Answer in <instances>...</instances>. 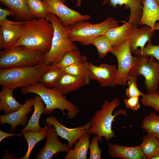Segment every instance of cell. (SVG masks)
I'll list each match as a JSON object with an SVG mask.
<instances>
[{"instance_id":"cell-1","label":"cell","mask_w":159,"mask_h":159,"mask_svg":"<svg viewBox=\"0 0 159 159\" xmlns=\"http://www.w3.org/2000/svg\"><path fill=\"white\" fill-rule=\"evenodd\" d=\"M54 32L52 24L46 18L25 21L21 35L13 47L23 46L46 54L50 49Z\"/></svg>"},{"instance_id":"cell-2","label":"cell","mask_w":159,"mask_h":159,"mask_svg":"<svg viewBox=\"0 0 159 159\" xmlns=\"http://www.w3.org/2000/svg\"><path fill=\"white\" fill-rule=\"evenodd\" d=\"M22 93L27 95L34 93L39 95L44 103L45 106L43 114H50L55 109L60 110L65 116L64 110L68 111L67 117L73 119L79 113V107L72 102L67 100L61 92L54 88H47L37 82L21 88Z\"/></svg>"},{"instance_id":"cell-3","label":"cell","mask_w":159,"mask_h":159,"mask_svg":"<svg viewBox=\"0 0 159 159\" xmlns=\"http://www.w3.org/2000/svg\"><path fill=\"white\" fill-rule=\"evenodd\" d=\"M120 103L117 97L114 98L111 101L105 100L101 106V109L95 112L89 121L90 127L88 133L97 135L101 144L102 137L107 142L115 137L112 128L116 116L120 114L127 115L124 109L119 110L114 115L112 114L114 110Z\"/></svg>"},{"instance_id":"cell-4","label":"cell","mask_w":159,"mask_h":159,"mask_svg":"<svg viewBox=\"0 0 159 159\" xmlns=\"http://www.w3.org/2000/svg\"><path fill=\"white\" fill-rule=\"evenodd\" d=\"M52 24L54 32L50 49L45 54L43 63L47 65L55 64L67 52L78 49L69 37V27L63 25L55 15L48 13L47 17Z\"/></svg>"},{"instance_id":"cell-5","label":"cell","mask_w":159,"mask_h":159,"mask_svg":"<svg viewBox=\"0 0 159 159\" xmlns=\"http://www.w3.org/2000/svg\"><path fill=\"white\" fill-rule=\"evenodd\" d=\"M49 65L43 63L32 66L17 67L0 70V84L13 90L38 82Z\"/></svg>"},{"instance_id":"cell-6","label":"cell","mask_w":159,"mask_h":159,"mask_svg":"<svg viewBox=\"0 0 159 159\" xmlns=\"http://www.w3.org/2000/svg\"><path fill=\"white\" fill-rule=\"evenodd\" d=\"M119 26L118 22L112 17L96 24L86 20L80 21L69 26V37L72 42L87 46L92 44L97 37L105 35L110 29Z\"/></svg>"},{"instance_id":"cell-7","label":"cell","mask_w":159,"mask_h":159,"mask_svg":"<svg viewBox=\"0 0 159 159\" xmlns=\"http://www.w3.org/2000/svg\"><path fill=\"white\" fill-rule=\"evenodd\" d=\"M45 54L18 46L0 52V68L32 66L43 63Z\"/></svg>"},{"instance_id":"cell-8","label":"cell","mask_w":159,"mask_h":159,"mask_svg":"<svg viewBox=\"0 0 159 159\" xmlns=\"http://www.w3.org/2000/svg\"><path fill=\"white\" fill-rule=\"evenodd\" d=\"M138 61L130 70L137 78H145V87L148 93L157 92L159 86V63L156 59L145 55H137Z\"/></svg>"},{"instance_id":"cell-9","label":"cell","mask_w":159,"mask_h":159,"mask_svg":"<svg viewBox=\"0 0 159 159\" xmlns=\"http://www.w3.org/2000/svg\"><path fill=\"white\" fill-rule=\"evenodd\" d=\"M111 52L116 58L118 67L116 76L110 87L125 86L127 77L132 68L137 63L138 56L132 55L129 38L119 46L113 48Z\"/></svg>"},{"instance_id":"cell-10","label":"cell","mask_w":159,"mask_h":159,"mask_svg":"<svg viewBox=\"0 0 159 159\" xmlns=\"http://www.w3.org/2000/svg\"><path fill=\"white\" fill-rule=\"evenodd\" d=\"M42 0L48 12L56 16L65 26H69L76 22L91 18L90 15L81 14L69 8L60 0Z\"/></svg>"},{"instance_id":"cell-11","label":"cell","mask_w":159,"mask_h":159,"mask_svg":"<svg viewBox=\"0 0 159 159\" xmlns=\"http://www.w3.org/2000/svg\"><path fill=\"white\" fill-rule=\"evenodd\" d=\"M45 123L54 126L57 135L68 141V144L70 149L72 148L74 143L79 138L88 133L90 127L89 122L81 126L73 128H68L61 124L53 115L46 117Z\"/></svg>"},{"instance_id":"cell-12","label":"cell","mask_w":159,"mask_h":159,"mask_svg":"<svg viewBox=\"0 0 159 159\" xmlns=\"http://www.w3.org/2000/svg\"><path fill=\"white\" fill-rule=\"evenodd\" d=\"M46 141L44 147L38 153L37 159H51L55 154L60 152L67 153L70 149L68 144L59 140L55 128L48 125L46 128Z\"/></svg>"},{"instance_id":"cell-13","label":"cell","mask_w":159,"mask_h":159,"mask_svg":"<svg viewBox=\"0 0 159 159\" xmlns=\"http://www.w3.org/2000/svg\"><path fill=\"white\" fill-rule=\"evenodd\" d=\"M34 98L31 97L25 100V103L16 111L9 114L0 115V125H10L11 132L14 131L19 125L25 126L28 123L27 114L32 110Z\"/></svg>"},{"instance_id":"cell-14","label":"cell","mask_w":159,"mask_h":159,"mask_svg":"<svg viewBox=\"0 0 159 159\" xmlns=\"http://www.w3.org/2000/svg\"><path fill=\"white\" fill-rule=\"evenodd\" d=\"M88 68L90 79L98 81L103 87L111 86L117 72L116 65L103 63L97 66L88 62Z\"/></svg>"},{"instance_id":"cell-15","label":"cell","mask_w":159,"mask_h":159,"mask_svg":"<svg viewBox=\"0 0 159 159\" xmlns=\"http://www.w3.org/2000/svg\"><path fill=\"white\" fill-rule=\"evenodd\" d=\"M24 22L10 21L0 25V31L2 34L3 41L0 48L7 49L13 47L21 37L22 31V24Z\"/></svg>"},{"instance_id":"cell-16","label":"cell","mask_w":159,"mask_h":159,"mask_svg":"<svg viewBox=\"0 0 159 159\" xmlns=\"http://www.w3.org/2000/svg\"><path fill=\"white\" fill-rule=\"evenodd\" d=\"M154 31L151 27L147 25H144L140 28L133 25L129 37L130 47L132 54L138 49L142 50L147 43L151 42Z\"/></svg>"},{"instance_id":"cell-17","label":"cell","mask_w":159,"mask_h":159,"mask_svg":"<svg viewBox=\"0 0 159 159\" xmlns=\"http://www.w3.org/2000/svg\"><path fill=\"white\" fill-rule=\"evenodd\" d=\"M107 3L114 7L124 5L125 8L130 10L128 22L133 25H139L142 13L141 0H103L102 4Z\"/></svg>"},{"instance_id":"cell-18","label":"cell","mask_w":159,"mask_h":159,"mask_svg":"<svg viewBox=\"0 0 159 159\" xmlns=\"http://www.w3.org/2000/svg\"><path fill=\"white\" fill-rule=\"evenodd\" d=\"M108 146V153L114 158L146 159L140 145L129 147L109 143Z\"/></svg>"},{"instance_id":"cell-19","label":"cell","mask_w":159,"mask_h":159,"mask_svg":"<svg viewBox=\"0 0 159 159\" xmlns=\"http://www.w3.org/2000/svg\"><path fill=\"white\" fill-rule=\"evenodd\" d=\"M89 83L90 81L84 78L65 73L54 88L63 95H65L77 90Z\"/></svg>"},{"instance_id":"cell-20","label":"cell","mask_w":159,"mask_h":159,"mask_svg":"<svg viewBox=\"0 0 159 159\" xmlns=\"http://www.w3.org/2000/svg\"><path fill=\"white\" fill-rule=\"evenodd\" d=\"M142 13L139 25H147L153 30L156 22L159 21V6L155 0H141Z\"/></svg>"},{"instance_id":"cell-21","label":"cell","mask_w":159,"mask_h":159,"mask_svg":"<svg viewBox=\"0 0 159 159\" xmlns=\"http://www.w3.org/2000/svg\"><path fill=\"white\" fill-rule=\"evenodd\" d=\"M120 26L108 30L105 35L111 42L113 48L118 47L129 38L133 25L126 21Z\"/></svg>"},{"instance_id":"cell-22","label":"cell","mask_w":159,"mask_h":159,"mask_svg":"<svg viewBox=\"0 0 159 159\" xmlns=\"http://www.w3.org/2000/svg\"><path fill=\"white\" fill-rule=\"evenodd\" d=\"M14 90L3 86L0 92V110L4 111L5 115L11 113L21 107L22 104L17 102L14 98Z\"/></svg>"},{"instance_id":"cell-23","label":"cell","mask_w":159,"mask_h":159,"mask_svg":"<svg viewBox=\"0 0 159 159\" xmlns=\"http://www.w3.org/2000/svg\"><path fill=\"white\" fill-rule=\"evenodd\" d=\"M90 135L87 133L81 137L74 144V148L70 149L64 156L65 159H87L90 144Z\"/></svg>"},{"instance_id":"cell-24","label":"cell","mask_w":159,"mask_h":159,"mask_svg":"<svg viewBox=\"0 0 159 159\" xmlns=\"http://www.w3.org/2000/svg\"><path fill=\"white\" fill-rule=\"evenodd\" d=\"M45 105L41 97L37 95L34 97V112L27 125L20 130V132L27 130L38 132L41 130L42 127L39 125V120L41 114L44 111Z\"/></svg>"},{"instance_id":"cell-25","label":"cell","mask_w":159,"mask_h":159,"mask_svg":"<svg viewBox=\"0 0 159 159\" xmlns=\"http://www.w3.org/2000/svg\"><path fill=\"white\" fill-rule=\"evenodd\" d=\"M0 1L15 15L26 21L34 19V17L28 7L26 0H0Z\"/></svg>"},{"instance_id":"cell-26","label":"cell","mask_w":159,"mask_h":159,"mask_svg":"<svg viewBox=\"0 0 159 159\" xmlns=\"http://www.w3.org/2000/svg\"><path fill=\"white\" fill-rule=\"evenodd\" d=\"M64 73L63 69L58 68L55 64L49 65L47 70L40 77L38 82L47 88H54Z\"/></svg>"},{"instance_id":"cell-27","label":"cell","mask_w":159,"mask_h":159,"mask_svg":"<svg viewBox=\"0 0 159 159\" xmlns=\"http://www.w3.org/2000/svg\"><path fill=\"white\" fill-rule=\"evenodd\" d=\"M45 124L44 127H42L38 132L27 130L21 131L22 135L28 144L27 151L26 154L20 159H28L31 152L35 145L40 141L44 140L46 137V128L47 125Z\"/></svg>"},{"instance_id":"cell-28","label":"cell","mask_w":159,"mask_h":159,"mask_svg":"<svg viewBox=\"0 0 159 159\" xmlns=\"http://www.w3.org/2000/svg\"><path fill=\"white\" fill-rule=\"evenodd\" d=\"M140 146L146 159H151L159 152V140L151 134L148 133L143 136Z\"/></svg>"},{"instance_id":"cell-29","label":"cell","mask_w":159,"mask_h":159,"mask_svg":"<svg viewBox=\"0 0 159 159\" xmlns=\"http://www.w3.org/2000/svg\"><path fill=\"white\" fill-rule=\"evenodd\" d=\"M87 61V57L82 55L77 50L67 52L56 66L59 68L63 69L71 65Z\"/></svg>"},{"instance_id":"cell-30","label":"cell","mask_w":159,"mask_h":159,"mask_svg":"<svg viewBox=\"0 0 159 159\" xmlns=\"http://www.w3.org/2000/svg\"><path fill=\"white\" fill-rule=\"evenodd\" d=\"M142 127L148 133L155 136L159 140V116L151 112L143 119Z\"/></svg>"},{"instance_id":"cell-31","label":"cell","mask_w":159,"mask_h":159,"mask_svg":"<svg viewBox=\"0 0 159 159\" xmlns=\"http://www.w3.org/2000/svg\"><path fill=\"white\" fill-rule=\"evenodd\" d=\"M92 44L96 48L98 57L100 59L104 58L107 53L111 52L113 48L111 42L105 35L97 37Z\"/></svg>"},{"instance_id":"cell-32","label":"cell","mask_w":159,"mask_h":159,"mask_svg":"<svg viewBox=\"0 0 159 159\" xmlns=\"http://www.w3.org/2000/svg\"><path fill=\"white\" fill-rule=\"evenodd\" d=\"M63 69L65 73L84 78L90 82L87 61L72 64Z\"/></svg>"},{"instance_id":"cell-33","label":"cell","mask_w":159,"mask_h":159,"mask_svg":"<svg viewBox=\"0 0 159 159\" xmlns=\"http://www.w3.org/2000/svg\"><path fill=\"white\" fill-rule=\"evenodd\" d=\"M28 8L34 17L46 18L48 13L42 0H26Z\"/></svg>"},{"instance_id":"cell-34","label":"cell","mask_w":159,"mask_h":159,"mask_svg":"<svg viewBox=\"0 0 159 159\" xmlns=\"http://www.w3.org/2000/svg\"><path fill=\"white\" fill-rule=\"evenodd\" d=\"M128 87L126 89L125 94L128 98L142 96L143 93L138 87L137 77L132 74L129 73L126 79Z\"/></svg>"},{"instance_id":"cell-35","label":"cell","mask_w":159,"mask_h":159,"mask_svg":"<svg viewBox=\"0 0 159 159\" xmlns=\"http://www.w3.org/2000/svg\"><path fill=\"white\" fill-rule=\"evenodd\" d=\"M140 102L143 106L151 107L159 113V95L157 92L143 93Z\"/></svg>"},{"instance_id":"cell-36","label":"cell","mask_w":159,"mask_h":159,"mask_svg":"<svg viewBox=\"0 0 159 159\" xmlns=\"http://www.w3.org/2000/svg\"><path fill=\"white\" fill-rule=\"evenodd\" d=\"M137 55H145L155 58L159 63V44L153 45L151 42L148 43L142 50L138 49L134 53Z\"/></svg>"},{"instance_id":"cell-37","label":"cell","mask_w":159,"mask_h":159,"mask_svg":"<svg viewBox=\"0 0 159 159\" xmlns=\"http://www.w3.org/2000/svg\"><path fill=\"white\" fill-rule=\"evenodd\" d=\"M99 139L97 135L92 138L90 143L89 159H101V154L102 151L98 145Z\"/></svg>"},{"instance_id":"cell-38","label":"cell","mask_w":159,"mask_h":159,"mask_svg":"<svg viewBox=\"0 0 159 159\" xmlns=\"http://www.w3.org/2000/svg\"><path fill=\"white\" fill-rule=\"evenodd\" d=\"M139 97H135L123 99L126 107L132 111L136 110L140 107Z\"/></svg>"},{"instance_id":"cell-39","label":"cell","mask_w":159,"mask_h":159,"mask_svg":"<svg viewBox=\"0 0 159 159\" xmlns=\"http://www.w3.org/2000/svg\"><path fill=\"white\" fill-rule=\"evenodd\" d=\"M15 14L11 10L6 8H0V25L6 23L8 21L6 17L8 16H14Z\"/></svg>"},{"instance_id":"cell-40","label":"cell","mask_w":159,"mask_h":159,"mask_svg":"<svg viewBox=\"0 0 159 159\" xmlns=\"http://www.w3.org/2000/svg\"><path fill=\"white\" fill-rule=\"evenodd\" d=\"M22 134H13L8 133L5 132L1 130H0V142L4 138L15 135L21 136Z\"/></svg>"},{"instance_id":"cell-41","label":"cell","mask_w":159,"mask_h":159,"mask_svg":"<svg viewBox=\"0 0 159 159\" xmlns=\"http://www.w3.org/2000/svg\"><path fill=\"white\" fill-rule=\"evenodd\" d=\"M155 30H159V23L156 22L155 24L153 30L154 31Z\"/></svg>"},{"instance_id":"cell-42","label":"cell","mask_w":159,"mask_h":159,"mask_svg":"<svg viewBox=\"0 0 159 159\" xmlns=\"http://www.w3.org/2000/svg\"><path fill=\"white\" fill-rule=\"evenodd\" d=\"M82 0H77V3L76 4V6L80 7L81 5Z\"/></svg>"},{"instance_id":"cell-43","label":"cell","mask_w":159,"mask_h":159,"mask_svg":"<svg viewBox=\"0 0 159 159\" xmlns=\"http://www.w3.org/2000/svg\"><path fill=\"white\" fill-rule=\"evenodd\" d=\"M151 159H159V152L153 156Z\"/></svg>"},{"instance_id":"cell-44","label":"cell","mask_w":159,"mask_h":159,"mask_svg":"<svg viewBox=\"0 0 159 159\" xmlns=\"http://www.w3.org/2000/svg\"><path fill=\"white\" fill-rule=\"evenodd\" d=\"M156 3L159 6V0H155Z\"/></svg>"},{"instance_id":"cell-45","label":"cell","mask_w":159,"mask_h":159,"mask_svg":"<svg viewBox=\"0 0 159 159\" xmlns=\"http://www.w3.org/2000/svg\"><path fill=\"white\" fill-rule=\"evenodd\" d=\"M60 0L64 3L67 0Z\"/></svg>"},{"instance_id":"cell-46","label":"cell","mask_w":159,"mask_h":159,"mask_svg":"<svg viewBox=\"0 0 159 159\" xmlns=\"http://www.w3.org/2000/svg\"><path fill=\"white\" fill-rule=\"evenodd\" d=\"M157 93L159 95V86L158 88V90L157 92Z\"/></svg>"}]
</instances>
